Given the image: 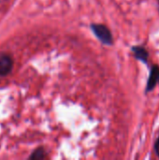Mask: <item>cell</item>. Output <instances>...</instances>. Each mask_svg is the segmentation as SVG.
I'll list each match as a JSON object with an SVG mask.
<instances>
[{
	"label": "cell",
	"instance_id": "1",
	"mask_svg": "<svg viewBox=\"0 0 159 160\" xmlns=\"http://www.w3.org/2000/svg\"><path fill=\"white\" fill-rule=\"evenodd\" d=\"M91 27H92L94 34L100 39L101 42H103L104 44H108V45L112 44L113 38L111 34V31L109 30L107 26L103 24H92Z\"/></svg>",
	"mask_w": 159,
	"mask_h": 160
},
{
	"label": "cell",
	"instance_id": "2",
	"mask_svg": "<svg viewBox=\"0 0 159 160\" xmlns=\"http://www.w3.org/2000/svg\"><path fill=\"white\" fill-rule=\"evenodd\" d=\"M12 68V59L9 55L0 53V76H5L10 72Z\"/></svg>",
	"mask_w": 159,
	"mask_h": 160
},
{
	"label": "cell",
	"instance_id": "3",
	"mask_svg": "<svg viewBox=\"0 0 159 160\" xmlns=\"http://www.w3.org/2000/svg\"><path fill=\"white\" fill-rule=\"evenodd\" d=\"M159 83V67L154 66L151 70V74L147 83V91H150L155 88V86Z\"/></svg>",
	"mask_w": 159,
	"mask_h": 160
},
{
	"label": "cell",
	"instance_id": "4",
	"mask_svg": "<svg viewBox=\"0 0 159 160\" xmlns=\"http://www.w3.org/2000/svg\"><path fill=\"white\" fill-rule=\"evenodd\" d=\"M133 52H134V53H135V56L138 58V59H140V60H142V61H143V62H146L147 61V58H148V52H147V51L143 48V47H139V46H137V47H133Z\"/></svg>",
	"mask_w": 159,
	"mask_h": 160
},
{
	"label": "cell",
	"instance_id": "5",
	"mask_svg": "<svg viewBox=\"0 0 159 160\" xmlns=\"http://www.w3.org/2000/svg\"><path fill=\"white\" fill-rule=\"evenodd\" d=\"M45 158V153H44V151H43L42 148L37 149V150L32 154V156L30 157L31 159H42V158Z\"/></svg>",
	"mask_w": 159,
	"mask_h": 160
},
{
	"label": "cell",
	"instance_id": "6",
	"mask_svg": "<svg viewBox=\"0 0 159 160\" xmlns=\"http://www.w3.org/2000/svg\"><path fill=\"white\" fill-rule=\"evenodd\" d=\"M155 150H156V153L157 154V156L159 157V138L157 139V141L156 142V144H155Z\"/></svg>",
	"mask_w": 159,
	"mask_h": 160
}]
</instances>
